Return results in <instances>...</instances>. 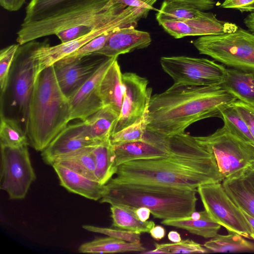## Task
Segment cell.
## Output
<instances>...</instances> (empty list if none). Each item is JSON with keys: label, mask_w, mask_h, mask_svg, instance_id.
Here are the masks:
<instances>
[{"label": "cell", "mask_w": 254, "mask_h": 254, "mask_svg": "<svg viewBox=\"0 0 254 254\" xmlns=\"http://www.w3.org/2000/svg\"><path fill=\"white\" fill-rule=\"evenodd\" d=\"M93 151L95 157V175L96 180L101 184L105 185L118 170L114 146L110 138L94 146Z\"/></svg>", "instance_id": "d4e9b609"}, {"label": "cell", "mask_w": 254, "mask_h": 254, "mask_svg": "<svg viewBox=\"0 0 254 254\" xmlns=\"http://www.w3.org/2000/svg\"><path fill=\"white\" fill-rule=\"evenodd\" d=\"M161 224L183 229L206 239L211 238L216 235L221 226L211 218L205 209L201 211V217L197 220H192L190 217H187L163 220Z\"/></svg>", "instance_id": "cb8c5ba5"}, {"label": "cell", "mask_w": 254, "mask_h": 254, "mask_svg": "<svg viewBox=\"0 0 254 254\" xmlns=\"http://www.w3.org/2000/svg\"><path fill=\"white\" fill-rule=\"evenodd\" d=\"M113 226L115 227L139 233H149L155 225L152 221H140L136 215L135 208L126 206L111 205Z\"/></svg>", "instance_id": "83f0119b"}, {"label": "cell", "mask_w": 254, "mask_h": 254, "mask_svg": "<svg viewBox=\"0 0 254 254\" xmlns=\"http://www.w3.org/2000/svg\"><path fill=\"white\" fill-rule=\"evenodd\" d=\"M113 0H30L16 33L20 45L93 21Z\"/></svg>", "instance_id": "3957f363"}, {"label": "cell", "mask_w": 254, "mask_h": 254, "mask_svg": "<svg viewBox=\"0 0 254 254\" xmlns=\"http://www.w3.org/2000/svg\"><path fill=\"white\" fill-rule=\"evenodd\" d=\"M155 248L161 249L169 254H204L210 251L200 244L190 239L182 240L178 243L157 244Z\"/></svg>", "instance_id": "e575fe53"}, {"label": "cell", "mask_w": 254, "mask_h": 254, "mask_svg": "<svg viewBox=\"0 0 254 254\" xmlns=\"http://www.w3.org/2000/svg\"><path fill=\"white\" fill-rule=\"evenodd\" d=\"M162 68L174 83L190 86L221 85L226 75L222 64L204 58L185 56L162 57Z\"/></svg>", "instance_id": "9c48e42d"}, {"label": "cell", "mask_w": 254, "mask_h": 254, "mask_svg": "<svg viewBox=\"0 0 254 254\" xmlns=\"http://www.w3.org/2000/svg\"><path fill=\"white\" fill-rule=\"evenodd\" d=\"M12 92L13 104L26 125L29 105L36 77V63L28 43L19 45L13 63ZM11 73V72H10Z\"/></svg>", "instance_id": "7c38bea8"}, {"label": "cell", "mask_w": 254, "mask_h": 254, "mask_svg": "<svg viewBox=\"0 0 254 254\" xmlns=\"http://www.w3.org/2000/svg\"><path fill=\"white\" fill-rule=\"evenodd\" d=\"M148 106L149 104L143 114L135 122L111 135L110 140L113 145L142 140L149 124Z\"/></svg>", "instance_id": "1f68e13d"}, {"label": "cell", "mask_w": 254, "mask_h": 254, "mask_svg": "<svg viewBox=\"0 0 254 254\" xmlns=\"http://www.w3.org/2000/svg\"><path fill=\"white\" fill-rule=\"evenodd\" d=\"M118 57H108L93 75L68 98L71 120L85 121L104 106L99 87L102 77Z\"/></svg>", "instance_id": "2e32d148"}, {"label": "cell", "mask_w": 254, "mask_h": 254, "mask_svg": "<svg viewBox=\"0 0 254 254\" xmlns=\"http://www.w3.org/2000/svg\"><path fill=\"white\" fill-rule=\"evenodd\" d=\"M176 39L187 36H206L230 33L238 27L235 24L220 20L212 12H204L192 18L167 20L159 24Z\"/></svg>", "instance_id": "9a60e30c"}, {"label": "cell", "mask_w": 254, "mask_h": 254, "mask_svg": "<svg viewBox=\"0 0 254 254\" xmlns=\"http://www.w3.org/2000/svg\"><path fill=\"white\" fill-rule=\"evenodd\" d=\"M194 137L213 155L224 180L242 177L254 168V146L224 126L210 135Z\"/></svg>", "instance_id": "8992f818"}, {"label": "cell", "mask_w": 254, "mask_h": 254, "mask_svg": "<svg viewBox=\"0 0 254 254\" xmlns=\"http://www.w3.org/2000/svg\"><path fill=\"white\" fill-rule=\"evenodd\" d=\"M221 86L237 100L254 105V70L226 68V77Z\"/></svg>", "instance_id": "44dd1931"}, {"label": "cell", "mask_w": 254, "mask_h": 254, "mask_svg": "<svg viewBox=\"0 0 254 254\" xmlns=\"http://www.w3.org/2000/svg\"><path fill=\"white\" fill-rule=\"evenodd\" d=\"M27 146H0V188L12 199L24 198L36 179Z\"/></svg>", "instance_id": "30bf717a"}, {"label": "cell", "mask_w": 254, "mask_h": 254, "mask_svg": "<svg viewBox=\"0 0 254 254\" xmlns=\"http://www.w3.org/2000/svg\"><path fill=\"white\" fill-rule=\"evenodd\" d=\"M135 213L137 218L142 222L147 221L151 214L149 208L144 206L135 208Z\"/></svg>", "instance_id": "ee69618b"}, {"label": "cell", "mask_w": 254, "mask_h": 254, "mask_svg": "<svg viewBox=\"0 0 254 254\" xmlns=\"http://www.w3.org/2000/svg\"><path fill=\"white\" fill-rule=\"evenodd\" d=\"M203 13V11L192 4L165 0L156 14V19L159 24L167 20H179L196 17Z\"/></svg>", "instance_id": "f546056e"}, {"label": "cell", "mask_w": 254, "mask_h": 254, "mask_svg": "<svg viewBox=\"0 0 254 254\" xmlns=\"http://www.w3.org/2000/svg\"><path fill=\"white\" fill-rule=\"evenodd\" d=\"M125 92L122 106L113 133L131 125L144 113L149 103L152 89L148 80L133 72L123 74Z\"/></svg>", "instance_id": "5bb4252c"}, {"label": "cell", "mask_w": 254, "mask_h": 254, "mask_svg": "<svg viewBox=\"0 0 254 254\" xmlns=\"http://www.w3.org/2000/svg\"><path fill=\"white\" fill-rule=\"evenodd\" d=\"M168 239L173 243H178L182 241L180 234L176 231H171L168 234Z\"/></svg>", "instance_id": "7dc6e473"}, {"label": "cell", "mask_w": 254, "mask_h": 254, "mask_svg": "<svg viewBox=\"0 0 254 254\" xmlns=\"http://www.w3.org/2000/svg\"><path fill=\"white\" fill-rule=\"evenodd\" d=\"M205 210L211 218L227 231L252 239L250 227L238 207L229 197L222 183L207 184L197 189Z\"/></svg>", "instance_id": "8fae6325"}, {"label": "cell", "mask_w": 254, "mask_h": 254, "mask_svg": "<svg viewBox=\"0 0 254 254\" xmlns=\"http://www.w3.org/2000/svg\"><path fill=\"white\" fill-rule=\"evenodd\" d=\"M221 118L231 132L254 146V138L248 126L232 104L222 111Z\"/></svg>", "instance_id": "d6a6232c"}, {"label": "cell", "mask_w": 254, "mask_h": 254, "mask_svg": "<svg viewBox=\"0 0 254 254\" xmlns=\"http://www.w3.org/2000/svg\"><path fill=\"white\" fill-rule=\"evenodd\" d=\"M107 58L93 53L70 61L61 60L53 64L59 85L67 99L93 75Z\"/></svg>", "instance_id": "4fadbf2b"}, {"label": "cell", "mask_w": 254, "mask_h": 254, "mask_svg": "<svg viewBox=\"0 0 254 254\" xmlns=\"http://www.w3.org/2000/svg\"><path fill=\"white\" fill-rule=\"evenodd\" d=\"M221 6L239 10L241 12H254V0H224Z\"/></svg>", "instance_id": "f35d334b"}, {"label": "cell", "mask_w": 254, "mask_h": 254, "mask_svg": "<svg viewBox=\"0 0 254 254\" xmlns=\"http://www.w3.org/2000/svg\"><path fill=\"white\" fill-rule=\"evenodd\" d=\"M137 17L130 7H126L116 15L104 20L89 33L76 39L50 46L46 42L35 40L28 42L31 54L36 63V76L45 68L75 52L102 34L118 28L136 26Z\"/></svg>", "instance_id": "ba28073f"}, {"label": "cell", "mask_w": 254, "mask_h": 254, "mask_svg": "<svg viewBox=\"0 0 254 254\" xmlns=\"http://www.w3.org/2000/svg\"><path fill=\"white\" fill-rule=\"evenodd\" d=\"M222 184L235 204L254 217V190L250 183L242 177L225 179Z\"/></svg>", "instance_id": "4316f807"}, {"label": "cell", "mask_w": 254, "mask_h": 254, "mask_svg": "<svg viewBox=\"0 0 254 254\" xmlns=\"http://www.w3.org/2000/svg\"><path fill=\"white\" fill-rule=\"evenodd\" d=\"M200 54L230 67L254 70V34L238 26L234 31L200 36L191 41Z\"/></svg>", "instance_id": "52a82bcc"}, {"label": "cell", "mask_w": 254, "mask_h": 254, "mask_svg": "<svg viewBox=\"0 0 254 254\" xmlns=\"http://www.w3.org/2000/svg\"><path fill=\"white\" fill-rule=\"evenodd\" d=\"M52 166L60 180V185L68 191L86 198L98 200L105 191L106 185L86 178L63 165L54 163Z\"/></svg>", "instance_id": "d6986e66"}, {"label": "cell", "mask_w": 254, "mask_h": 254, "mask_svg": "<svg viewBox=\"0 0 254 254\" xmlns=\"http://www.w3.org/2000/svg\"><path fill=\"white\" fill-rule=\"evenodd\" d=\"M82 228L89 232L100 233L108 236L129 243H140L141 233L123 229H114L90 225H84Z\"/></svg>", "instance_id": "d590c367"}, {"label": "cell", "mask_w": 254, "mask_h": 254, "mask_svg": "<svg viewBox=\"0 0 254 254\" xmlns=\"http://www.w3.org/2000/svg\"><path fill=\"white\" fill-rule=\"evenodd\" d=\"M242 213L247 221L251 230V238L254 240V217L249 214L245 211L240 208Z\"/></svg>", "instance_id": "bcb514c9"}, {"label": "cell", "mask_w": 254, "mask_h": 254, "mask_svg": "<svg viewBox=\"0 0 254 254\" xmlns=\"http://www.w3.org/2000/svg\"><path fill=\"white\" fill-rule=\"evenodd\" d=\"M197 191L163 185L119 183L110 180L101 203L132 208L146 207L163 220L190 217L196 210Z\"/></svg>", "instance_id": "5b68a950"}, {"label": "cell", "mask_w": 254, "mask_h": 254, "mask_svg": "<svg viewBox=\"0 0 254 254\" xmlns=\"http://www.w3.org/2000/svg\"><path fill=\"white\" fill-rule=\"evenodd\" d=\"M237 99L221 85L190 86L174 83L151 96L147 129L168 135L185 133L200 120L217 117Z\"/></svg>", "instance_id": "7a4b0ae2"}, {"label": "cell", "mask_w": 254, "mask_h": 254, "mask_svg": "<svg viewBox=\"0 0 254 254\" xmlns=\"http://www.w3.org/2000/svg\"><path fill=\"white\" fill-rule=\"evenodd\" d=\"M189 3L195 6L198 9L208 10L212 9L215 4L213 0H167Z\"/></svg>", "instance_id": "60d3db41"}, {"label": "cell", "mask_w": 254, "mask_h": 254, "mask_svg": "<svg viewBox=\"0 0 254 254\" xmlns=\"http://www.w3.org/2000/svg\"><path fill=\"white\" fill-rule=\"evenodd\" d=\"M146 251L140 243H129L111 237L98 238L85 243L79 247L82 253L106 254Z\"/></svg>", "instance_id": "484cf974"}, {"label": "cell", "mask_w": 254, "mask_h": 254, "mask_svg": "<svg viewBox=\"0 0 254 254\" xmlns=\"http://www.w3.org/2000/svg\"><path fill=\"white\" fill-rule=\"evenodd\" d=\"M19 44H12L0 51V85L1 97L8 85L11 68Z\"/></svg>", "instance_id": "836d02e7"}, {"label": "cell", "mask_w": 254, "mask_h": 254, "mask_svg": "<svg viewBox=\"0 0 254 254\" xmlns=\"http://www.w3.org/2000/svg\"><path fill=\"white\" fill-rule=\"evenodd\" d=\"M115 29L107 31L96 37L75 52L61 60L70 61L95 53L103 47L109 37Z\"/></svg>", "instance_id": "8d00e7d4"}, {"label": "cell", "mask_w": 254, "mask_h": 254, "mask_svg": "<svg viewBox=\"0 0 254 254\" xmlns=\"http://www.w3.org/2000/svg\"><path fill=\"white\" fill-rule=\"evenodd\" d=\"M119 117V115L111 107L104 106L86 119L85 121L93 139L98 143L109 139Z\"/></svg>", "instance_id": "603a6c76"}, {"label": "cell", "mask_w": 254, "mask_h": 254, "mask_svg": "<svg viewBox=\"0 0 254 254\" xmlns=\"http://www.w3.org/2000/svg\"><path fill=\"white\" fill-rule=\"evenodd\" d=\"M71 121L67 98L62 91L54 65L36 76L25 131L29 143L43 151Z\"/></svg>", "instance_id": "277c9868"}, {"label": "cell", "mask_w": 254, "mask_h": 254, "mask_svg": "<svg viewBox=\"0 0 254 254\" xmlns=\"http://www.w3.org/2000/svg\"><path fill=\"white\" fill-rule=\"evenodd\" d=\"M228 234H217L206 242L203 246L210 252H239L254 251V243L235 232L228 231Z\"/></svg>", "instance_id": "f1b7e54d"}, {"label": "cell", "mask_w": 254, "mask_h": 254, "mask_svg": "<svg viewBox=\"0 0 254 254\" xmlns=\"http://www.w3.org/2000/svg\"><path fill=\"white\" fill-rule=\"evenodd\" d=\"M94 146L83 147L62 155L57 158L54 163L63 165L86 178L97 181L95 175V157L93 151Z\"/></svg>", "instance_id": "7402d4cb"}, {"label": "cell", "mask_w": 254, "mask_h": 254, "mask_svg": "<svg viewBox=\"0 0 254 254\" xmlns=\"http://www.w3.org/2000/svg\"><path fill=\"white\" fill-rule=\"evenodd\" d=\"M26 0H0V5L9 11H16L21 8Z\"/></svg>", "instance_id": "b9f144b4"}, {"label": "cell", "mask_w": 254, "mask_h": 254, "mask_svg": "<svg viewBox=\"0 0 254 254\" xmlns=\"http://www.w3.org/2000/svg\"><path fill=\"white\" fill-rule=\"evenodd\" d=\"M141 254H168V253L164 250H163L161 249L155 248L154 250H150V251H145L144 252L140 253Z\"/></svg>", "instance_id": "681fc988"}, {"label": "cell", "mask_w": 254, "mask_h": 254, "mask_svg": "<svg viewBox=\"0 0 254 254\" xmlns=\"http://www.w3.org/2000/svg\"><path fill=\"white\" fill-rule=\"evenodd\" d=\"M243 177L250 183L254 190V168L249 171Z\"/></svg>", "instance_id": "c3c4849f"}, {"label": "cell", "mask_w": 254, "mask_h": 254, "mask_svg": "<svg viewBox=\"0 0 254 254\" xmlns=\"http://www.w3.org/2000/svg\"><path fill=\"white\" fill-rule=\"evenodd\" d=\"M113 181L166 186L195 190L200 186L222 183L213 155L194 136L185 133L173 152L165 157L137 160L118 166Z\"/></svg>", "instance_id": "6da1fadb"}, {"label": "cell", "mask_w": 254, "mask_h": 254, "mask_svg": "<svg viewBox=\"0 0 254 254\" xmlns=\"http://www.w3.org/2000/svg\"><path fill=\"white\" fill-rule=\"evenodd\" d=\"M151 236L155 240L162 239L166 235L165 228L160 225H155L150 231Z\"/></svg>", "instance_id": "7bdbcfd3"}, {"label": "cell", "mask_w": 254, "mask_h": 254, "mask_svg": "<svg viewBox=\"0 0 254 254\" xmlns=\"http://www.w3.org/2000/svg\"><path fill=\"white\" fill-rule=\"evenodd\" d=\"M158 0H113L114 3H121L127 6H132L155 9L153 7Z\"/></svg>", "instance_id": "ab89813d"}, {"label": "cell", "mask_w": 254, "mask_h": 254, "mask_svg": "<svg viewBox=\"0 0 254 254\" xmlns=\"http://www.w3.org/2000/svg\"><path fill=\"white\" fill-rule=\"evenodd\" d=\"M232 106L244 120L254 138V105L237 100Z\"/></svg>", "instance_id": "74e56055"}, {"label": "cell", "mask_w": 254, "mask_h": 254, "mask_svg": "<svg viewBox=\"0 0 254 254\" xmlns=\"http://www.w3.org/2000/svg\"><path fill=\"white\" fill-rule=\"evenodd\" d=\"M28 138L25 131L16 120L0 115V146L18 147L28 145Z\"/></svg>", "instance_id": "4dcf8cb0"}, {"label": "cell", "mask_w": 254, "mask_h": 254, "mask_svg": "<svg viewBox=\"0 0 254 254\" xmlns=\"http://www.w3.org/2000/svg\"><path fill=\"white\" fill-rule=\"evenodd\" d=\"M250 31L254 34V12L250 13L244 20Z\"/></svg>", "instance_id": "f6af8a7d"}, {"label": "cell", "mask_w": 254, "mask_h": 254, "mask_svg": "<svg viewBox=\"0 0 254 254\" xmlns=\"http://www.w3.org/2000/svg\"><path fill=\"white\" fill-rule=\"evenodd\" d=\"M103 106L111 107L120 114L125 92L123 74L117 59L103 75L99 87Z\"/></svg>", "instance_id": "ffe728a7"}, {"label": "cell", "mask_w": 254, "mask_h": 254, "mask_svg": "<svg viewBox=\"0 0 254 254\" xmlns=\"http://www.w3.org/2000/svg\"><path fill=\"white\" fill-rule=\"evenodd\" d=\"M151 42L150 34L133 26L114 30L105 45L95 53L113 57L148 47Z\"/></svg>", "instance_id": "ac0fdd59"}, {"label": "cell", "mask_w": 254, "mask_h": 254, "mask_svg": "<svg viewBox=\"0 0 254 254\" xmlns=\"http://www.w3.org/2000/svg\"><path fill=\"white\" fill-rule=\"evenodd\" d=\"M85 121L67 126L41 153L44 161L52 165L55 160L77 149L98 145Z\"/></svg>", "instance_id": "e0dca14e"}]
</instances>
